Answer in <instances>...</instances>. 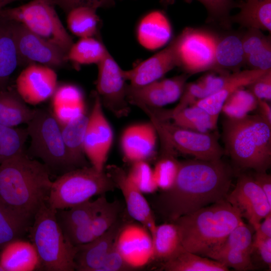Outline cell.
<instances>
[{"label": "cell", "instance_id": "cell-1", "mask_svg": "<svg viewBox=\"0 0 271 271\" xmlns=\"http://www.w3.org/2000/svg\"><path fill=\"white\" fill-rule=\"evenodd\" d=\"M233 176L232 169L221 159L179 162L172 184L157 196L154 206L173 222L183 215L226 200Z\"/></svg>", "mask_w": 271, "mask_h": 271}, {"label": "cell", "instance_id": "cell-2", "mask_svg": "<svg viewBox=\"0 0 271 271\" xmlns=\"http://www.w3.org/2000/svg\"><path fill=\"white\" fill-rule=\"evenodd\" d=\"M52 183L47 166L25 152L0 165V199L30 222L47 202Z\"/></svg>", "mask_w": 271, "mask_h": 271}, {"label": "cell", "instance_id": "cell-3", "mask_svg": "<svg viewBox=\"0 0 271 271\" xmlns=\"http://www.w3.org/2000/svg\"><path fill=\"white\" fill-rule=\"evenodd\" d=\"M240 211L226 200L183 215L173 222L186 250L207 257L242 220Z\"/></svg>", "mask_w": 271, "mask_h": 271}, {"label": "cell", "instance_id": "cell-4", "mask_svg": "<svg viewBox=\"0 0 271 271\" xmlns=\"http://www.w3.org/2000/svg\"><path fill=\"white\" fill-rule=\"evenodd\" d=\"M225 151L240 168L264 172L271 163V126L259 114L228 118L223 123Z\"/></svg>", "mask_w": 271, "mask_h": 271}, {"label": "cell", "instance_id": "cell-5", "mask_svg": "<svg viewBox=\"0 0 271 271\" xmlns=\"http://www.w3.org/2000/svg\"><path fill=\"white\" fill-rule=\"evenodd\" d=\"M33 220L29 230L41 267L49 271L75 270L76 247L65 237L57 218L56 210L45 203Z\"/></svg>", "mask_w": 271, "mask_h": 271}, {"label": "cell", "instance_id": "cell-6", "mask_svg": "<svg viewBox=\"0 0 271 271\" xmlns=\"http://www.w3.org/2000/svg\"><path fill=\"white\" fill-rule=\"evenodd\" d=\"M115 188L104 171H99L91 166L78 168L62 174L53 181L47 203L56 210L66 209Z\"/></svg>", "mask_w": 271, "mask_h": 271}, {"label": "cell", "instance_id": "cell-7", "mask_svg": "<svg viewBox=\"0 0 271 271\" xmlns=\"http://www.w3.org/2000/svg\"><path fill=\"white\" fill-rule=\"evenodd\" d=\"M136 105L149 117L167 154L173 155L176 151L196 159L207 161L220 159L224 154L225 150L220 146L217 134L182 128L159 118L145 105L138 103Z\"/></svg>", "mask_w": 271, "mask_h": 271}, {"label": "cell", "instance_id": "cell-8", "mask_svg": "<svg viewBox=\"0 0 271 271\" xmlns=\"http://www.w3.org/2000/svg\"><path fill=\"white\" fill-rule=\"evenodd\" d=\"M31 138L29 153L41 160L50 169L62 174L75 169L66 149L61 125L52 112L35 109L33 117L27 123Z\"/></svg>", "mask_w": 271, "mask_h": 271}, {"label": "cell", "instance_id": "cell-9", "mask_svg": "<svg viewBox=\"0 0 271 271\" xmlns=\"http://www.w3.org/2000/svg\"><path fill=\"white\" fill-rule=\"evenodd\" d=\"M50 0H32L19 7L4 8L0 17L23 25L32 32L59 47L66 54L73 45Z\"/></svg>", "mask_w": 271, "mask_h": 271}, {"label": "cell", "instance_id": "cell-10", "mask_svg": "<svg viewBox=\"0 0 271 271\" xmlns=\"http://www.w3.org/2000/svg\"><path fill=\"white\" fill-rule=\"evenodd\" d=\"M217 35L205 29L187 27L172 40L177 67L189 75L214 71Z\"/></svg>", "mask_w": 271, "mask_h": 271}, {"label": "cell", "instance_id": "cell-11", "mask_svg": "<svg viewBox=\"0 0 271 271\" xmlns=\"http://www.w3.org/2000/svg\"><path fill=\"white\" fill-rule=\"evenodd\" d=\"M96 93L102 105L115 116H127L130 111L126 98L127 84L122 70L109 52L97 64Z\"/></svg>", "mask_w": 271, "mask_h": 271}, {"label": "cell", "instance_id": "cell-12", "mask_svg": "<svg viewBox=\"0 0 271 271\" xmlns=\"http://www.w3.org/2000/svg\"><path fill=\"white\" fill-rule=\"evenodd\" d=\"M14 22L15 34L20 64H39L51 68L62 67L66 54L59 47Z\"/></svg>", "mask_w": 271, "mask_h": 271}, {"label": "cell", "instance_id": "cell-13", "mask_svg": "<svg viewBox=\"0 0 271 271\" xmlns=\"http://www.w3.org/2000/svg\"><path fill=\"white\" fill-rule=\"evenodd\" d=\"M226 200L239 210L255 230L260 222L271 213V203L252 177L246 174L239 176L234 190Z\"/></svg>", "mask_w": 271, "mask_h": 271}, {"label": "cell", "instance_id": "cell-14", "mask_svg": "<svg viewBox=\"0 0 271 271\" xmlns=\"http://www.w3.org/2000/svg\"><path fill=\"white\" fill-rule=\"evenodd\" d=\"M189 76L184 73L141 86L127 84V100L134 105L141 103L152 108H160L174 102L182 95Z\"/></svg>", "mask_w": 271, "mask_h": 271}, {"label": "cell", "instance_id": "cell-15", "mask_svg": "<svg viewBox=\"0 0 271 271\" xmlns=\"http://www.w3.org/2000/svg\"><path fill=\"white\" fill-rule=\"evenodd\" d=\"M16 92L27 103L37 105L54 94L57 87V75L52 68L31 64L16 80Z\"/></svg>", "mask_w": 271, "mask_h": 271}, {"label": "cell", "instance_id": "cell-16", "mask_svg": "<svg viewBox=\"0 0 271 271\" xmlns=\"http://www.w3.org/2000/svg\"><path fill=\"white\" fill-rule=\"evenodd\" d=\"M115 243L123 258L133 269L153 260L152 235L139 222L126 221L116 237Z\"/></svg>", "mask_w": 271, "mask_h": 271}, {"label": "cell", "instance_id": "cell-17", "mask_svg": "<svg viewBox=\"0 0 271 271\" xmlns=\"http://www.w3.org/2000/svg\"><path fill=\"white\" fill-rule=\"evenodd\" d=\"M106 173L121 191L126 204L127 213L134 220L153 232L156 226L150 204L138 188L127 177V173L116 165H109Z\"/></svg>", "mask_w": 271, "mask_h": 271}, {"label": "cell", "instance_id": "cell-18", "mask_svg": "<svg viewBox=\"0 0 271 271\" xmlns=\"http://www.w3.org/2000/svg\"><path fill=\"white\" fill-rule=\"evenodd\" d=\"M175 67H177V58L174 43L172 40L164 49L132 69L123 70V73L130 85L141 86L159 80Z\"/></svg>", "mask_w": 271, "mask_h": 271}, {"label": "cell", "instance_id": "cell-19", "mask_svg": "<svg viewBox=\"0 0 271 271\" xmlns=\"http://www.w3.org/2000/svg\"><path fill=\"white\" fill-rule=\"evenodd\" d=\"M125 222L119 217L100 236L88 243L75 246V270L97 271Z\"/></svg>", "mask_w": 271, "mask_h": 271}, {"label": "cell", "instance_id": "cell-20", "mask_svg": "<svg viewBox=\"0 0 271 271\" xmlns=\"http://www.w3.org/2000/svg\"><path fill=\"white\" fill-rule=\"evenodd\" d=\"M157 137L156 128L150 121L127 127L121 138L124 158L131 163L147 161L155 153Z\"/></svg>", "mask_w": 271, "mask_h": 271}, {"label": "cell", "instance_id": "cell-21", "mask_svg": "<svg viewBox=\"0 0 271 271\" xmlns=\"http://www.w3.org/2000/svg\"><path fill=\"white\" fill-rule=\"evenodd\" d=\"M267 70L249 69L230 73L219 90L197 100L193 105L205 110L217 122L222 106L229 96L237 89L246 87L252 83Z\"/></svg>", "mask_w": 271, "mask_h": 271}, {"label": "cell", "instance_id": "cell-22", "mask_svg": "<svg viewBox=\"0 0 271 271\" xmlns=\"http://www.w3.org/2000/svg\"><path fill=\"white\" fill-rule=\"evenodd\" d=\"M170 21L164 12L152 11L140 21L136 30L140 44L149 50L158 49L165 45L172 36Z\"/></svg>", "mask_w": 271, "mask_h": 271}, {"label": "cell", "instance_id": "cell-23", "mask_svg": "<svg viewBox=\"0 0 271 271\" xmlns=\"http://www.w3.org/2000/svg\"><path fill=\"white\" fill-rule=\"evenodd\" d=\"M242 33L228 32L217 36L215 49L214 72L221 74L240 71L245 65Z\"/></svg>", "mask_w": 271, "mask_h": 271}, {"label": "cell", "instance_id": "cell-24", "mask_svg": "<svg viewBox=\"0 0 271 271\" xmlns=\"http://www.w3.org/2000/svg\"><path fill=\"white\" fill-rule=\"evenodd\" d=\"M0 265L5 271H32L41 268L34 245L21 238L9 242L1 249Z\"/></svg>", "mask_w": 271, "mask_h": 271}, {"label": "cell", "instance_id": "cell-25", "mask_svg": "<svg viewBox=\"0 0 271 271\" xmlns=\"http://www.w3.org/2000/svg\"><path fill=\"white\" fill-rule=\"evenodd\" d=\"M94 102L86 129L85 140L98 151L102 161L105 164L113 141L112 128L102 110V105L95 93Z\"/></svg>", "mask_w": 271, "mask_h": 271}, {"label": "cell", "instance_id": "cell-26", "mask_svg": "<svg viewBox=\"0 0 271 271\" xmlns=\"http://www.w3.org/2000/svg\"><path fill=\"white\" fill-rule=\"evenodd\" d=\"M242 44L245 65L249 69H271V39L262 31L247 29L242 33Z\"/></svg>", "mask_w": 271, "mask_h": 271}, {"label": "cell", "instance_id": "cell-27", "mask_svg": "<svg viewBox=\"0 0 271 271\" xmlns=\"http://www.w3.org/2000/svg\"><path fill=\"white\" fill-rule=\"evenodd\" d=\"M239 12L231 15L230 21L241 27L271 33V0H239Z\"/></svg>", "mask_w": 271, "mask_h": 271}, {"label": "cell", "instance_id": "cell-28", "mask_svg": "<svg viewBox=\"0 0 271 271\" xmlns=\"http://www.w3.org/2000/svg\"><path fill=\"white\" fill-rule=\"evenodd\" d=\"M19 64L14 22L0 17V91L7 89L10 77Z\"/></svg>", "mask_w": 271, "mask_h": 271}, {"label": "cell", "instance_id": "cell-29", "mask_svg": "<svg viewBox=\"0 0 271 271\" xmlns=\"http://www.w3.org/2000/svg\"><path fill=\"white\" fill-rule=\"evenodd\" d=\"M52 97V113L61 125L85 113L83 95L78 87L62 85L57 87Z\"/></svg>", "mask_w": 271, "mask_h": 271}, {"label": "cell", "instance_id": "cell-30", "mask_svg": "<svg viewBox=\"0 0 271 271\" xmlns=\"http://www.w3.org/2000/svg\"><path fill=\"white\" fill-rule=\"evenodd\" d=\"M88 120L89 116L83 113L61 125L63 142L75 169L89 166L84 151V140Z\"/></svg>", "mask_w": 271, "mask_h": 271}, {"label": "cell", "instance_id": "cell-31", "mask_svg": "<svg viewBox=\"0 0 271 271\" xmlns=\"http://www.w3.org/2000/svg\"><path fill=\"white\" fill-rule=\"evenodd\" d=\"M34 112L16 91L7 89L0 91V124L15 127L27 124Z\"/></svg>", "mask_w": 271, "mask_h": 271}, {"label": "cell", "instance_id": "cell-32", "mask_svg": "<svg viewBox=\"0 0 271 271\" xmlns=\"http://www.w3.org/2000/svg\"><path fill=\"white\" fill-rule=\"evenodd\" d=\"M105 194L69 208L56 210L58 221L63 231L89 223L107 202Z\"/></svg>", "mask_w": 271, "mask_h": 271}, {"label": "cell", "instance_id": "cell-33", "mask_svg": "<svg viewBox=\"0 0 271 271\" xmlns=\"http://www.w3.org/2000/svg\"><path fill=\"white\" fill-rule=\"evenodd\" d=\"M152 237L153 260L164 262L183 249L178 229L173 222L156 225Z\"/></svg>", "mask_w": 271, "mask_h": 271}, {"label": "cell", "instance_id": "cell-34", "mask_svg": "<svg viewBox=\"0 0 271 271\" xmlns=\"http://www.w3.org/2000/svg\"><path fill=\"white\" fill-rule=\"evenodd\" d=\"M166 271H227L228 267L215 260L188 251L184 248L164 262Z\"/></svg>", "mask_w": 271, "mask_h": 271}, {"label": "cell", "instance_id": "cell-35", "mask_svg": "<svg viewBox=\"0 0 271 271\" xmlns=\"http://www.w3.org/2000/svg\"><path fill=\"white\" fill-rule=\"evenodd\" d=\"M31 225V222L0 199V249L9 242L21 238Z\"/></svg>", "mask_w": 271, "mask_h": 271}, {"label": "cell", "instance_id": "cell-36", "mask_svg": "<svg viewBox=\"0 0 271 271\" xmlns=\"http://www.w3.org/2000/svg\"><path fill=\"white\" fill-rule=\"evenodd\" d=\"M108 52L103 43L91 37L80 38L73 43L66 58L78 65L98 64Z\"/></svg>", "mask_w": 271, "mask_h": 271}, {"label": "cell", "instance_id": "cell-37", "mask_svg": "<svg viewBox=\"0 0 271 271\" xmlns=\"http://www.w3.org/2000/svg\"><path fill=\"white\" fill-rule=\"evenodd\" d=\"M96 11L88 7H79L71 10L67 13L68 29L80 38L93 37L97 33L100 23Z\"/></svg>", "mask_w": 271, "mask_h": 271}, {"label": "cell", "instance_id": "cell-38", "mask_svg": "<svg viewBox=\"0 0 271 271\" xmlns=\"http://www.w3.org/2000/svg\"><path fill=\"white\" fill-rule=\"evenodd\" d=\"M170 119L177 126L199 132H210L216 128L217 123L205 110L193 105L179 111Z\"/></svg>", "mask_w": 271, "mask_h": 271}, {"label": "cell", "instance_id": "cell-39", "mask_svg": "<svg viewBox=\"0 0 271 271\" xmlns=\"http://www.w3.org/2000/svg\"><path fill=\"white\" fill-rule=\"evenodd\" d=\"M28 137L26 128L0 124V165L24 152Z\"/></svg>", "mask_w": 271, "mask_h": 271}, {"label": "cell", "instance_id": "cell-40", "mask_svg": "<svg viewBox=\"0 0 271 271\" xmlns=\"http://www.w3.org/2000/svg\"><path fill=\"white\" fill-rule=\"evenodd\" d=\"M175 0H161L165 5H172ZM190 4L194 1L201 3L207 12V21L218 25L221 28L229 30L232 26L230 12L237 8V3L234 0H183Z\"/></svg>", "mask_w": 271, "mask_h": 271}, {"label": "cell", "instance_id": "cell-41", "mask_svg": "<svg viewBox=\"0 0 271 271\" xmlns=\"http://www.w3.org/2000/svg\"><path fill=\"white\" fill-rule=\"evenodd\" d=\"M257 99L243 87L235 90L224 102L221 111L229 118H239L256 108Z\"/></svg>", "mask_w": 271, "mask_h": 271}, {"label": "cell", "instance_id": "cell-42", "mask_svg": "<svg viewBox=\"0 0 271 271\" xmlns=\"http://www.w3.org/2000/svg\"><path fill=\"white\" fill-rule=\"evenodd\" d=\"M122 206L115 200L107 201L90 221L93 235L95 238L108 230L120 217Z\"/></svg>", "mask_w": 271, "mask_h": 271}, {"label": "cell", "instance_id": "cell-43", "mask_svg": "<svg viewBox=\"0 0 271 271\" xmlns=\"http://www.w3.org/2000/svg\"><path fill=\"white\" fill-rule=\"evenodd\" d=\"M127 175L143 194H152L158 189L154 178L153 169L147 161H140L132 163Z\"/></svg>", "mask_w": 271, "mask_h": 271}, {"label": "cell", "instance_id": "cell-44", "mask_svg": "<svg viewBox=\"0 0 271 271\" xmlns=\"http://www.w3.org/2000/svg\"><path fill=\"white\" fill-rule=\"evenodd\" d=\"M226 249H236L251 254L253 251L252 232L243 221L230 232L221 245L211 252Z\"/></svg>", "mask_w": 271, "mask_h": 271}, {"label": "cell", "instance_id": "cell-45", "mask_svg": "<svg viewBox=\"0 0 271 271\" xmlns=\"http://www.w3.org/2000/svg\"><path fill=\"white\" fill-rule=\"evenodd\" d=\"M207 257L237 270H248L254 269L251 260V254L239 250L226 249L217 250L210 253Z\"/></svg>", "mask_w": 271, "mask_h": 271}, {"label": "cell", "instance_id": "cell-46", "mask_svg": "<svg viewBox=\"0 0 271 271\" xmlns=\"http://www.w3.org/2000/svg\"><path fill=\"white\" fill-rule=\"evenodd\" d=\"M178 162L173 155L167 154L166 157L159 160L153 169L155 181L162 191L167 189L172 184L177 173Z\"/></svg>", "mask_w": 271, "mask_h": 271}, {"label": "cell", "instance_id": "cell-47", "mask_svg": "<svg viewBox=\"0 0 271 271\" xmlns=\"http://www.w3.org/2000/svg\"><path fill=\"white\" fill-rule=\"evenodd\" d=\"M133 269L119 251L115 240L97 271H124Z\"/></svg>", "mask_w": 271, "mask_h": 271}, {"label": "cell", "instance_id": "cell-48", "mask_svg": "<svg viewBox=\"0 0 271 271\" xmlns=\"http://www.w3.org/2000/svg\"><path fill=\"white\" fill-rule=\"evenodd\" d=\"M55 5L68 13L79 7H88L97 10L99 8H109L115 5V0H50Z\"/></svg>", "mask_w": 271, "mask_h": 271}, {"label": "cell", "instance_id": "cell-49", "mask_svg": "<svg viewBox=\"0 0 271 271\" xmlns=\"http://www.w3.org/2000/svg\"><path fill=\"white\" fill-rule=\"evenodd\" d=\"M246 87L257 99L270 100L271 69L266 71Z\"/></svg>", "mask_w": 271, "mask_h": 271}, {"label": "cell", "instance_id": "cell-50", "mask_svg": "<svg viewBox=\"0 0 271 271\" xmlns=\"http://www.w3.org/2000/svg\"><path fill=\"white\" fill-rule=\"evenodd\" d=\"M253 248L257 249L262 260L270 268L271 265V237L265 239H254Z\"/></svg>", "mask_w": 271, "mask_h": 271}, {"label": "cell", "instance_id": "cell-51", "mask_svg": "<svg viewBox=\"0 0 271 271\" xmlns=\"http://www.w3.org/2000/svg\"><path fill=\"white\" fill-rule=\"evenodd\" d=\"M255 182L265 194L269 202L271 203V176L266 172H255L252 176Z\"/></svg>", "mask_w": 271, "mask_h": 271}, {"label": "cell", "instance_id": "cell-52", "mask_svg": "<svg viewBox=\"0 0 271 271\" xmlns=\"http://www.w3.org/2000/svg\"><path fill=\"white\" fill-rule=\"evenodd\" d=\"M255 231L254 239H265L271 237V213L268 214L260 222Z\"/></svg>", "mask_w": 271, "mask_h": 271}, {"label": "cell", "instance_id": "cell-53", "mask_svg": "<svg viewBox=\"0 0 271 271\" xmlns=\"http://www.w3.org/2000/svg\"><path fill=\"white\" fill-rule=\"evenodd\" d=\"M259 115L271 126V107L266 100L257 99V105Z\"/></svg>", "mask_w": 271, "mask_h": 271}, {"label": "cell", "instance_id": "cell-54", "mask_svg": "<svg viewBox=\"0 0 271 271\" xmlns=\"http://www.w3.org/2000/svg\"><path fill=\"white\" fill-rule=\"evenodd\" d=\"M16 1L17 0H0V10L5 8L7 5Z\"/></svg>", "mask_w": 271, "mask_h": 271}, {"label": "cell", "instance_id": "cell-55", "mask_svg": "<svg viewBox=\"0 0 271 271\" xmlns=\"http://www.w3.org/2000/svg\"><path fill=\"white\" fill-rule=\"evenodd\" d=\"M0 271H5L4 268L2 267L1 265H0Z\"/></svg>", "mask_w": 271, "mask_h": 271}]
</instances>
